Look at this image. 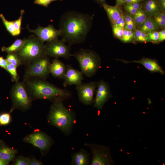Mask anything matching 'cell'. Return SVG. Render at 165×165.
I'll return each mask as SVG.
<instances>
[{
	"mask_svg": "<svg viewBox=\"0 0 165 165\" xmlns=\"http://www.w3.org/2000/svg\"><path fill=\"white\" fill-rule=\"evenodd\" d=\"M93 19L88 14L75 11L64 13L59 24L61 40L70 46L84 42L91 28Z\"/></svg>",
	"mask_w": 165,
	"mask_h": 165,
	"instance_id": "cell-1",
	"label": "cell"
},
{
	"mask_svg": "<svg viewBox=\"0 0 165 165\" xmlns=\"http://www.w3.org/2000/svg\"><path fill=\"white\" fill-rule=\"evenodd\" d=\"M28 94L35 99H46L53 101L70 97L69 91L60 88L40 79L31 78L23 82Z\"/></svg>",
	"mask_w": 165,
	"mask_h": 165,
	"instance_id": "cell-2",
	"label": "cell"
},
{
	"mask_svg": "<svg viewBox=\"0 0 165 165\" xmlns=\"http://www.w3.org/2000/svg\"><path fill=\"white\" fill-rule=\"evenodd\" d=\"M63 100L54 101L52 105L48 117L49 122L65 134L70 131L74 118L70 110L64 106Z\"/></svg>",
	"mask_w": 165,
	"mask_h": 165,
	"instance_id": "cell-3",
	"label": "cell"
},
{
	"mask_svg": "<svg viewBox=\"0 0 165 165\" xmlns=\"http://www.w3.org/2000/svg\"><path fill=\"white\" fill-rule=\"evenodd\" d=\"M22 65H28L35 59L45 55L44 43L34 35L25 39L21 48L16 53Z\"/></svg>",
	"mask_w": 165,
	"mask_h": 165,
	"instance_id": "cell-4",
	"label": "cell"
},
{
	"mask_svg": "<svg viewBox=\"0 0 165 165\" xmlns=\"http://www.w3.org/2000/svg\"><path fill=\"white\" fill-rule=\"evenodd\" d=\"M73 56L79 62L81 72L87 77L94 75L101 67L99 56L91 50L82 49Z\"/></svg>",
	"mask_w": 165,
	"mask_h": 165,
	"instance_id": "cell-5",
	"label": "cell"
},
{
	"mask_svg": "<svg viewBox=\"0 0 165 165\" xmlns=\"http://www.w3.org/2000/svg\"><path fill=\"white\" fill-rule=\"evenodd\" d=\"M51 62L47 55L42 56L27 65L24 80L33 78L45 80L50 74Z\"/></svg>",
	"mask_w": 165,
	"mask_h": 165,
	"instance_id": "cell-6",
	"label": "cell"
},
{
	"mask_svg": "<svg viewBox=\"0 0 165 165\" xmlns=\"http://www.w3.org/2000/svg\"><path fill=\"white\" fill-rule=\"evenodd\" d=\"M84 145L91 150V165H111L115 163L108 147L93 143H85Z\"/></svg>",
	"mask_w": 165,
	"mask_h": 165,
	"instance_id": "cell-7",
	"label": "cell"
},
{
	"mask_svg": "<svg viewBox=\"0 0 165 165\" xmlns=\"http://www.w3.org/2000/svg\"><path fill=\"white\" fill-rule=\"evenodd\" d=\"M28 94L23 82H15L12 87L10 94L13 105L23 110L28 109L31 104Z\"/></svg>",
	"mask_w": 165,
	"mask_h": 165,
	"instance_id": "cell-8",
	"label": "cell"
},
{
	"mask_svg": "<svg viewBox=\"0 0 165 165\" xmlns=\"http://www.w3.org/2000/svg\"><path fill=\"white\" fill-rule=\"evenodd\" d=\"M45 52L49 57L58 59L60 57L68 59L72 56L70 46H67L62 40L47 42L44 45Z\"/></svg>",
	"mask_w": 165,
	"mask_h": 165,
	"instance_id": "cell-9",
	"label": "cell"
},
{
	"mask_svg": "<svg viewBox=\"0 0 165 165\" xmlns=\"http://www.w3.org/2000/svg\"><path fill=\"white\" fill-rule=\"evenodd\" d=\"M38 27L34 29H30L28 25L26 28L30 33H33L38 38L44 43L51 42L58 39L60 36L61 33L59 30L55 28L52 24H50L46 27H42L38 24Z\"/></svg>",
	"mask_w": 165,
	"mask_h": 165,
	"instance_id": "cell-10",
	"label": "cell"
},
{
	"mask_svg": "<svg viewBox=\"0 0 165 165\" xmlns=\"http://www.w3.org/2000/svg\"><path fill=\"white\" fill-rule=\"evenodd\" d=\"M98 82H91L76 86L79 101L86 105H90L94 102V96Z\"/></svg>",
	"mask_w": 165,
	"mask_h": 165,
	"instance_id": "cell-11",
	"label": "cell"
},
{
	"mask_svg": "<svg viewBox=\"0 0 165 165\" xmlns=\"http://www.w3.org/2000/svg\"><path fill=\"white\" fill-rule=\"evenodd\" d=\"M94 106L98 109H101L108 100L112 97L108 84L102 80L97 83Z\"/></svg>",
	"mask_w": 165,
	"mask_h": 165,
	"instance_id": "cell-12",
	"label": "cell"
},
{
	"mask_svg": "<svg viewBox=\"0 0 165 165\" xmlns=\"http://www.w3.org/2000/svg\"><path fill=\"white\" fill-rule=\"evenodd\" d=\"M24 141L37 147L41 151L48 150L51 144L50 138L45 134L41 132L29 135L24 138Z\"/></svg>",
	"mask_w": 165,
	"mask_h": 165,
	"instance_id": "cell-13",
	"label": "cell"
},
{
	"mask_svg": "<svg viewBox=\"0 0 165 165\" xmlns=\"http://www.w3.org/2000/svg\"><path fill=\"white\" fill-rule=\"evenodd\" d=\"M83 74L81 71L73 68L70 65L66 66L65 73L63 78L64 86L72 85L77 86L82 82Z\"/></svg>",
	"mask_w": 165,
	"mask_h": 165,
	"instance_id": "cell-14",
	"label": "cell"
},
{
	"mask_svg": "<svg viewBox=\"0 0 165 165\" xmlns=\"http://www.w3.org/2000/svg\"><path fill=\"white\" fill-rule=\"evenodd\" d=\"M125 63H136L142 65L146 69L152 73L157 72L162 75L165 74V71L157 61L154 59L143 57L140 60L133 61H127L120 60Z\"/></svg>",
	"mask_w": 165,
	"mask_h": 165,
	"instance_id": "cell-15",
	"label": "cell"
},
{
	"mask_svg": "<svg viewBox=\"0 0 165 165\" xmlns=\"http://www.w3.org/2000/svg\"><path fill=\"white\" fill-rule=\"evenodd\" d=\"M66 69V66L58 59L52 61L50 67V72L55 78L63 79Z\"/></svg>",
	"mask_w": 165,
	"mask_h": 165,
	"instance_id": "cell-16",
	"label": "cell"
},
{
	"mask_svg": "<svg viewBox=\"0 0 165 165\" xmlns=\"http://www.w3.org/2000/svg\"><path fill=\"white\" fill-rule=\"evenodd\" d=\"M90 154L82 149L72 154L71 164L74 165H87L90 163Z\"/></svg>",
	"mask_w": 165,
	"mask_h": 165,
	"instance_id": "cell-17",
	"label": "cell"
},
{
	"mask_svg": "<svg viewBox=\"0 0 165 165\" xmlns=\"http://www.w3.org/2000/svg\"><path fill=\"white\" fill-rule=\"evenodd\" d=\"M102 6L106 12L109 19L112 24L114 25L120 17L122 13L119 6H112L105 3Z\"/></svg>",
	"mask_w": 165,
	"mask_h": 165,
	"instance_id": "cell-18",
	"label": "cell"
},
{
	"mask_svg": "<svg viewBox=\"0 0 165 165\" xmlns=\"http://www.w3.org/2000/svg\"><path fill=\"white\" fill-rule=\"evenodd\" d=\"M25 39H17L10 46L8 47L3 46L2 48L3 52L8 53H16L22 47L25 41Z\"/></svg>",
	"mask_w": 165,
	"mask_h": 165,
	"instance_id": "cell-19",
	"label": "cell"
},
{
	"mask_svg": "<svg viewBox=\"0 0 165 165\" xmlns=\"http://www.w3.org/2000/svg\"><path fill=\"white\" fill-rule=\"evenodd\" d=\"M158 26L154 19L151 17L147 18L145 20L140 26V30L146 33L155 31Z\"/></svg>",
	"mask_w": 165,
	"mask_h": 165,
	"instance_id": "cell-20",
	"label": "cell"
},
{
	"mask_svg": "<svg viewBox=\"0 0 165 165\" xmlns=\"http://www.w3.org/2000/svg\"><path fill=\"white\" fill-rule=\"evenodd\" d=\"M16 151L9 147L3 146L0 147V157L9 162L14 158Z\"/></svg>",
	"mask_w": 165,
	"mask_h": 165,
	"instance_id": "cell-21",
	"label": "cell"
},
{
	"mask_svg": "<svg viewBox=\"0 0 165 165\" xmlns=\"http://www.w3.org/2000/svg\"><path fill=\"white\" fill-rule=\"evenodd\" d=\"M145 11L150 15L155 16L159 13V6L154 0H148L144 5Z\"/></svg>",
	"mask_w": 165,
	"mask_h": 165,
	"instance_id": "cell-22",
	"label": "cell"
},
{
	"mask_svg": "<svg viewBox=\"0 0 165 165\" xmlns=\"http://www.w3.org/2000/svg\"><path fill=\"white\" fill-rule=\"evenodd\" d=\"M133 16L135 24L139 26H140L147 18L146 12L141 8L138 9Z\"/></svg>",
	"mask_w": 165,
	"mask_h": 165,
	"instance_id": "cell-23",
	"label": "cell"
},
{
	"mask_svg": "<svg viewBox=\"0 0 165 165\" xmlns=\"http://www.w3.org/2000/svg\"><path fill=\"white\" fill-rule=\"evenodd\" d=\"M0 17L5 27L6 30L12 36H16L15 28L13 21H9L6 19L4 15L2 13L0 14Z\"/></svg>",
	"mask_w": 165,
	"mask_h": 165,
	"instance_id": "cell-24",
	"label": "cell"
},
{
	"mask_svg": "<svg viewBox=\"0 0 165 165\" xmlns=\"http://www.w3.org/2000/svg\"><path fill=\"white\" fill-rule=\"evenodd\" d=\"M17 68L12 64L8 63L6 69L11 75L12 80L13 82H16L19 81L20 78L17 74Z\"/></svg>",
	"mask_w": 165,
	"mask_h": 165,
	"instance_id": "cell-25",
	"label": "cell"
},
{
	"mask_svg": "<svg viewBox=\"0 0 165 165\" xmlns=\"http://www.w3.org/2000/svg\"><path fill=\"white\" fill-rule=\"evenodd\" d=\"M8 62L17 67L22 65L21 61L16 53H8L6 57Z\"/></svg>",
	"mask_w": 165,
	"mask_h": 165,
	"instance_id": "cell-26",
	"label": "cell"
},
{
	"mask_svg": "<svg viewBox=\"0 0 165 165\" xmlns=\"http://www.w3.org/2000/svg\"><path fill=\"white\" fill-rule=\"evenodd\" d=\"M140 3L125 4L124 8L126 11L131 15H134L138 9L141 8Z\"/></svg>",
	"mask_w": 165,
	"mask_h": 165,
	"instance_id": "cell-27",
	"label": "cell"
},
{
	"mask_svg": "<svg viewBox=\"0 0 165 165\" xmlns=\"http://www.w3.org/2000/svg\"><path fill=\"white\" fill-rule=\"evenodd\" d=\"M25 11L24 10H21L20 11V15L19 17L13 21V23L15 29L16 35H19L21 32L22 22Z\"/></svg>",
	"mask_w": 165,
	"mask_h": 165,
	"instance_id": "cell-28",
	"label": "cell"
},
{
	"mask_svg": "<svg viewBox=\"0 0 165 165\" xmlns=\"http://www.w3.org/2000/svg\"><path fill=\"white\" fill-rule=\"evenodd\" d=\"M134 36V33L132 31L124 29L123 37L121 39L123 42H127L130 41Z\"/></svg>",
	"mask_w": 165,
	"mask_h": 165,
	"instance_id": "cell-29",
	"label": "cell"
},
{
	"mask_svg": "<svg viewBox=\"0 0 165 165\" xmlns=\"http://www.w3.org/2000/svg\"><path fill=\"white\" fill-rule=\"evenodd\" d=\"M124 29L119 26L112 25V31L113 33L116 37L121 39L124 32Z\"/></svg>",
	"mask_w": 165,
	"mask_h": 165,
	"instance_id": "cell-30",
	"label": "cell"
},
{
	"mask_svg": "<svg viewBox=\"0 0 165 165\" xmlns=\"http://www.w3.org/2000/svg\"><path fill=\"white\" fill-rule=\"evenodd\" d=\"M10 121V116L9 114L4 113L0 115V124L6 125L8 124Z\"/></svg>",
	"mask_w": 165,
	"mask_h": 165,
	"instance_id": "cell-31",
	"label": "cell"
},
{
	"mask_svg": "<svg viewBox=\"0 0 165 165\" xmlns=\"http://www.w3.org/2000/svg\"><path fill=\"white\" fill-rule=\"evenodd\" d=\"M31 160L28 158L24 157H20L16 160L14 165H30Z\"/></svg>",
	"mask_w": 165,
	"mask_h": 165,
	"instance_id": "cell-32",
	"label": "cell"
},
{
	"mask_svg": "<svg viewBox=\"0 0 165 165\" xmlns=\"http://www.w3.org/2000/svg\"><path fill=\"white\" fill-rule=\"evenodd\" d=\"M63 0H35L33 3L43 6L47 7L52 2L57 1H62Z\"/></svg>",
	"mask_w": 165,
	"mask_h": 165,
	"instance_id": "cell-33",
	"label": "cell"
},
{
	"mask_svg": "<svg viewBox=\"0 0 165 165\" xmlns=\"http://www.w3.org/2000/svg\"><path fill=\"white\" fill-rule=\"evenodd\" d=\"M150 41L154 42H158L159 38V32L153 31L148 33Z\"/></svg>",
	"mask_w": 165,
	"mask_h": 165,
	"instance_id": "cell-34",
	"label": "cell"
},
{
	"mask_svg": "<svg viewBox=\"0 0 165 165\" xmlns=\"http://www.w3.org/2000/svg\"><path fill=\"white\" fill-rule=\"evenodd\" d=\"M154 16V19L157 26L160 28L164 27L165 25V20L161 18L158 13Z\"/></svg>",
	"mask_w": 165,
	"mask_h": 165,
	"instance_id": "cell-35",
	"label": "cell"
},
{
	"mask_svg": "<svg viewBox=\"0 0 165 165\" xmlns=\"http://www.w3.org/2000/svg\"><path fill=\"white\" fill-rule=\"evenodd\" d=\"M141 31L140 30H136L134 33V36L136 39L138 41L143 42L141 34Z\"/></svg>",
	"mask_w": 165,
	"mask_h": 165,
	"instance_id": "cell-36",
	"label": "cell"
},
{
	"mask_svg": "<svg viewBox=\"0 0 165 165\" xmlns=\"http://www.w3.org/2000/svg\"><path fill=\"white\" fill-rule=\"evenodd\" d=\"M8 63L6 59L0 57V67L6 70Z\"/></svg>",
	"mask_w": 165,
	"mask_h": 165,
	"instance_id": "cell-37",
	"label": "cell"
},
{
	"mask_svg": "<svg viewBox=\"0 0 165 165\" xmlns=\"http://www.w3.org/2000/svg\"><path fill=\"white\" fill-rule=\"evenodd\" d=\"M124 28L128 30L132 31L135 30L136 26L135 24H126Z\"/></svg>",
	"mask_w": 165,
	"mask_h": 165,
	"instance_id": "cell-38",
	"label": "cell"
},
{
	"mask_svg": "<svg viewBox=\"0 0 165 165\" xmlns=\"http://www.w3.org/2000/svg\"><path fill=\"white\" fill-rule=\"evenodd\" d=\"M159 38L158 42H162L165 39V31L164 30H162L159 32Z\"/></svg>",
	"mask_w": 165,
	"mask_h": 165,
	"instance_id": "cell-39",
	"label": "cell"
},
{
	"mask_svg": "<svg viewBox=\"0 0 165 165\" xmlns=\"http://www.w3.org/2000/svg\"><path fill=\"white\" fill-rule=\"evenodd\" d=\"M125 19L126 24H135L133 18L129 15H127L126 16H125Z\"/></svg>",
	"mask_w": 165,
	"mask_h": 165,
	"instance_id": "cell-40",
	"label": "cell"
},
{
	"mask_svg": "<svg viewBox=\"0 0 165 165\" xmlns=\"http://www.w3.org/2000/svg\"><path fill=\"white\" fill-rule=\"evenodd\" d=\"M141 34L143 39V42L150 41L148 34L141 31Z\"/></svg>",
	"mask_w": 165,
	"mask_h": 165,
	"instance_id": "cell-41",
	"label": "cell"
},
{
	"mask_svg": "<svg viewBox=\"0 0 165 165\" xmlns=\"http://www.w3.org/2000/svg\"><path fill=\"white\" fill-rule=\"evenodd\" d=\"M125 16H124L122 13L120 17L117 20L114 25L116 26H119L120 23L122 22Z\"/></svg>",
	"mask_w": 165,
	"mask_h": 165,
	"instance_id": "cell-42",
	"label": "cell"
},
{
	"mask_svg": "<svg viewBox=\"0 0 165 165\" xmlns=\"http://www.w3.org/2000/svg\"><path fill=\"white\" fill-rule=\"evenodd\" d=\"M30 165H42V164L38 160L33 159L31 160Z\"/></svg>",
	"mask_w": 165,
	"mask_h": 165,
	"instance_id": "cell-43",
	"label": "cell"
},
{
	"mask_svg": "<svg viewBox=\"0 0 165 165\" xmlns=\"http://www.w3.org/2000/svg\"><path fill=\"white\" fill-rule=\"evenodd\" d=\"M116 6H119L125 4L126 0H116Z\"/></svg>",
	"mask_w": 165,
	"mask_h": 165,
	"instance_id": "cell-44",
	"label": "cell"
},
{
	"mask_svg": "<svg viewBox=\"0 0 165 165\" xmlns=\"http://www.w3.org/2000/svg\"><path fill=\"white\" fill-rule=\"evenodd\" d=\"M142 0H126L125 4L140 3Z\"/></svg>",
	"mask_w": 165,
	"mask_h": 165,
	"instance_id": "cell-45",
	"label": "cell"
},
{
	"mask_svg": "<svg viewBox=\"0 0 165 165\" xmlns=\"http://www.w3.org/2000/svg\"><path fill=\"white\" fill-rule=\"evenodd\" d=\"M9 163V162L2 159L0 157V165H6Z\"/></svg>",
	"mask_w": 165,
	"mask_h": 165,
	"instance_id": "cell-46",
	"label": "cell"
},
{
	"mask_svg": "<svg viewBox=\"0 0 165 165\" xmlns=\"http://www.w3.org/2000/svg\"><path fill=\"white\" fill-rule=\"evenodd\" d=\"M125 24L126 23L124 18L118 26H119L123 29H124Z\"/></svg>",
	"mask_w": 165,
	"mask_h": 165,
	"instance_id": "cell-47",
	"label": "cell"
},
{
	"mask_svg": "<svg viewBox=\"0 0 165 165\" xmlns=\"http://www.w3.org/2000/svg\"><path fill=\"white\" fill-rule=\"evenodd\" d=\"M160 4L163 9L165 8V0H159Z\"/></svg>",
	"mask_w": 165,
	"mask_h": 165,
	"instance_id": "cell-48",
	"label": "cell"
},
{
	"mask_svg": "<svg viewBox=\"0 0 165 165\" xmlns=\"http://www.w3.org/2000/svg\"><path fill=\"white\" fill-rule=\"evenodd\" d=\"M95 0L98 3L101 4L102 5L103 4L105 3V0Z\"/></svg>",
	"mask_w": 165,
	"mask_h": 165,
	"instance_id": "cell-49",
	"label": "cell"
},
{
	"mask_svg": "<svg viewBox=\"0 0 165 165\" xmlns=\"http://www.w3.org/2000/svg\"><path fill=\"white\" fill-rule=\"evenodd\" d=\"M1 141L0 140V143H1Z\"/></svg>",
	"mask_w": 165,
	"mask_h": 165,
	"instance_id": "cell-50",
	"label": "cell"
}]
</instances>
